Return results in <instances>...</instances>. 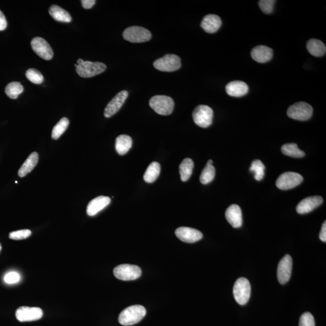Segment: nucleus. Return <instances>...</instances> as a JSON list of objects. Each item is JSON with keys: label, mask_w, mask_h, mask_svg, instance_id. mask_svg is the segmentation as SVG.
<instances>
[{"label": "nucleus", "mask_w": 326, "mask_h": 326, "mask_svg": "<svg viewBox=\"0 0 326 326\" xmlns=\"http://www.w3.org/2000/svg\"><path fill=\"white\" fill-rule=\"evenodd\" d=\"M146 310L143 306H130L120 314L119 322L122 325L131 326L140 322L146 316Z\"/></svg>", "instance_id": "nucleus-1"}, {"label": "nucleus", "mask_w": 326, "mask_h": 326, "mask_svg": "<svg viewBox=\"0 0 326 326\" xmlns=\"http://www.w3.org/2000/svg\"><path fill=\"white\" fill-rule=\"evenodd\" d=\"M76 72L80 77L88 78L96 76L105 71L107 66L102 63H93L79 59L77 61Z\"/></svg>", "instance_id": "nucleus-2"}, {"label": "nucleus", "mask_w": 326, "mask_h": 326, "mask_svg": "<svg viewBox=\"0 0 326 326\" xmlns=\"http://www.w3.org/2000/svg\"><path fill=\"white\" fill-rule=\"evenodd\" d=\"M149 105L160 115L168 116L174 111L175 104L171 97L158 95L150 99Z\"/></svg>", "instance_id": "nucleus-3"}, {"label": "nucleus", "mask_w": 326, "mask_h": 326, "mask_svg": "<svg viewBox=\"0 0 326 326\" xmlns=\"http://www.w3.org/2000/svg\"><path fill=\"white\" fill-rule=\"evenodd\" d=\"M250 283L244 277L238 278L233 287V295L237 303L245 305L249 302L251 296Z\"/></svg>", "instance_id": "nucleus-4"}, {"label": "nucleus", "mask_w": 326, "mask_h": 326, "mask_svg": "<svg viewBox=\"0 0 326 326\" xmlns=\"http://www.w3.org/2000/svg\"><path fill=\"white\" fill-rule=\"evenodd\" d=\"M313 114V108L306 102H297L292 105L287 111L289 118L297 121H305L310 119Z\"/></svg>", "instance_id": "nucleus-5"}, {"label": "nucleus", "mask_w": 326, "mask_h": 326, "mask_svg": "<svg viewBox=\"0 0 326 326\" xmlns=\"http://www.w3.org/2000/svg\"><path fill=\"white\" fill-rule=\"evenodd\" d=\"M151 33L144 27L132 26L127 28L123 33L124 40L132 43H141L151 39Z\"/></svg>", "instance_id": "nucleus-6"}, {"label": "nucleus", "mask_w": 326, "mask_h": 326, "mask_svg": "<svg viewBox=\"0 0 326 326\" xmlns=\"http://www.w3.org/2000/svg\"><path fill=\"white\" fill-rule=\"evenodd\" d=\"M114 274L119 280H134L141 276V269L140 267L133 264H122L114 269Z\"/></svg>", "instance_id": "nucleus-7"}, {"label": "nucleus", "mask_w": 326, "mask_h": 326, "mask_svg": "<svg viewBox=\"0 0 326 326\" xmlns=\"http://www.w3.org/2000/svg\"><path fill=\"white\" fill-rule=\"evenodd\" d=\"M192 116L197 126L206 128L212 124L213 111L208 106L200 105L195 108Z\"/></svg>", "instance_id": "nucleus-8"}, {"label": "nucleus", "mask_w": 326, "mask_h": 326, "mask_svg": "<svg viewBox=\"0 0 326 326\" xmlns=\"http://www.w3.org/2000/svg\"><path fill=\"white\" fill-rule=\"evenodd\" d=\"M154 66L159 71L172 72L178 70L181 68V59L175 55H166L163 57L156 60Z\"/></svg>", "instance_id": "nucleus-9"}, {"label": "nucleus", "mask_w": 326, "mask_h": 326, "mask_svg": "<svg viewBox=\"0 0 326 326\" xmlns=\"http://www.w3.org/2000/svg\"><path fill=\"white\" fill-rule=\"evenodd\" d=\"M303 181V177L298 173L286 172L278 178L276 186L281 190L286 191L299 186Z\"/></svg>", "instance_id": "nucleus-10"}, {"label": "nucleus", "mask_w": 326, "mask_h": 326, "mask_svg": "<svg viewBox=\"0 0 326 326\" xmlns=\"http://www.w3.org/2000/svg\"><path fill=\"white\" fill-rule=\"evenodd\" d=\"M15 316L20 322H34L43 317V311L40 308L21 306L16 310Z\"/></svg>", "instance_id": "nucleus-11"}, {"label": "nucleus", "mask_w": 326, "mask_h": 326, "mask_svg": "<svg viewBox=\"0 0 326 326\" xmlns=\"http://www.w3.org/2000/svg\"><path fill=\"white\" fill-rule=\"evenodd\" d=\"M31 46L33 51L43 60L49 61L54 57V52L51 46L43 38H33L31 41Z\"/></svg>", "instance_id": "nucleus-12"}, {"label": "nucleus", "mask_w": 326, "mask_h": 326, "mask_svg": "<svg viewBox=\"0 0 326 326\" xmlns=\"http://www.w3.org/2000/svg\"><path fill=\"white\" fill-rule=\"evenodd\" d=\"M292 259L291 256L285 255L281 259L277 267V278L281 285H285L291 277Z\"/></svg>", "instance_id": "nucleus-13"}, {"label": "nucleus", "mask_w": 326, "mask_h": 326, "mask_svg": "<svg viewBox=\"0 0 326 326\" xmlns=\"http://www.w3.org/2000/svg\"><path fill=\"white\" fill-rule=\"evenodd\" d=\"M128 92L124 90L120 92L114 98L111 100L105 109L104 116L105 118H111L116 113H118L122 105H124L125 100L128 96Z\"/></svg>", "instance_id": "nucleus-14"}, {"label": "nucleus", "mask_w": 326, "mask_h": 326, "mask_svg": "<svg viewBox=\"0 0 326 326\" xmlns=\"http://www.w3.org/2000/svg\"><path fill=\"white\" fill-rule=\"evenodd\" d=\"M175 235L181 241L186 243H194L202 238L203 235L199 230L189 227H180L175 231Z\"/></svg>", "instance_id": "nucleus-15"}, {"label": "nucleus", "mask_w": 326, "mask_h": 326, "mask_svg": "<svg viewBox=\"0 0 326 326\" xmlns=\"http://www.w3.org/2000/svg\"><path fill=\"white\" fill-rule=\"evenodd\" d=\"M323 199L320 196H309L301 200L297 206L296 210L298 213L301 214L311 212L314 209L319 207L322 204Z\"/></svg>", "instance_id": "nucleus-16"}, {"label": "nucleus", "mask_w": 326, "mask_h": 326, "mask_svg": "<svg viewBox=\"0 0 326 326\" xmlns=\"http://www.w3.org/2000/svg\"><path fill=\"white\" fill-rule=\"evenodd\" d=\"M111 199L108 196H100L91 200L86 208V213L90 216H95L110 204Z\"/></svg>", "instance_id": "nucleus-17"}, {"label": "nucleus", "mask_w": 326, "mask_h": 326, "mask_svg": "<svg viewBox=\"0 0 326 326\" xmlns=\"http://www.w3.org/2000/svg\"><path fill=\"white\" fill-rule=\"evenodd\" d=\"M254 60L259 63H265L271 61L273 56L272 49L265 46H258L251 52Z\"/></svg>", "instance_id": "nucleus-18"}, {"label": "nucleus", "mask_w": 326, "mask_h": 326, "mask_svg": "<svg viewBox=\"0 0 326 326\" xmlns=\"http://www.w3.org/2000/svg\"><path fill=\"white\" fill-rule=\"evenodd\" d=\"M225 217L234 228H239L242 225V214L240 207L236 204L231 205L227 209Z\"/></svg>", "instance_id": "nucleus-19"}, {"label": "nucleus", "mask_w": 326, "mask_h": 326, "mask_svg": "<svg viewBox=\"0 0 326 326\" xmlns=\"http://www.w3.org/2000/svg\"><path fill=\"white\" fill-rule=\"evenodd\" d=\"M228 95L232 97H240L246 95L249 92V86L246 83L235 80L228 83L225 87Z\"/></svg>", "instance_id": "nucleus-20"}, {"label": "nucleus", "mask_w": 326, "mask_h": 326, "mask_svg": "<svg viewBox=\"0 0 326 326\" xmlns=\"http://www.w3.org/2000/svg\"><path fill=\"white\" fill-rule=\"evenodd\" d=\"M222 25L221 19L219 16L210 14L203 18L200 26L205 32L208 33H215Z\"/></svg>", "instance_id": "nucleus-21"}, {"label": "nucleus", "mask_w": 326, "mask_h": 326, "mask_svg": "<svg viewBox=\"0 0 326 326\" xmlns=\"http://www.w3.org/2000/svg\"><path fill=\"white\" fill-rule=\"evenodd\" d=\"M39 155L38 153L36 152H32L19 169L18 171L19 177H24L27 174L31 172L37 165Z\"/></svg>", "instance_id": "nucleus-22"}, {"label": "nucleus", "mask_w": 326, "mask_h": 326, "mask_svg": "<svg viewBox=\"0 0 326 326\" xmlns=\"http://www.w3.org/2000/svg\"><path fill=\"white\" fill-rule=\"evenodd\" d=\"M49 13L56 21L62 23H70L71 21L70 14L57 5H53L50 7Z\"/></svg>", "instance_id": "nucleus-23"}, {"label": "nucleus", "mask_w": 326, "mask_h": 326, "mask_svg": "<svg viewBox=\"0 0 326 326\" xmlns=\"http://www.w3.org/2000/svg\"><path fill=\"white\" fill-rule=\"evenodd\" d=\"M132 140L130 136L127 135H121L116 138V149L121 155L126 154L131 148Z\"/></svg>", "instance_id": "nucleus-24"}, {"label": "nucleus", "mask_w": 326, "mask_h": 326, "mask_svg": "<svg viewBox=\"0 0 326 326\" xmlns=\"http://www.w3.org/2000/svg\"><path fill=\"white\" fill-rule=\"evenodd\" d=\"M307 49L309 54L316 57H321L326 53V47L322 41L312 39L308 42Z\"/></svg>", "instance_id": "nucleus-25"}, {"label": "nucleus", "mask_w": 326, "mask_h": 326, "mask_svg": "<svg viewBox=\"0 0 326 326\" xmlns=\"http://www.w3.org/2000/svg\"><path fill=\"white\" fill-rule=\"evenodd\" d=\"M194 163L191 158L185 159L180 166V174L181 180L183 182L189 180L193 172Z\"/></svg>", "instance_id": "nucleus-26"}, {"label": "nucleus", "mask_w": 326, "mask_h": 326, "mask_svg": "<svg viewBox=\"0 0 326 326\" xmlns=\"http://www.w3.org/2000/svg\"><path fill=\"white\" fill-rule=\"evenodd\" d=\"M161 171L160 164L157 162H152L147 168L143 176L145 182L152 183L155 182L160 175Z\"/></svg>", "instance_id": "nucleus-27"}, {"label": "nucleus", "mask_w": 326, "mask_h": 326, "mask_svg": "<svg viewBox=\"0 0 326 326\" xmlns=\"http://www.w3.org/2000/svg\"><path fill=\"white\" fill-rule=\"evenodd\" d=\"M281 150L284 155L291 157L302 158L305 155V153L301 150L295 143L284 144Z\"/></svg>", "instance_id": "nucleus-28"}, {"label": "nucleus", "mask_w": 326, "mask_h": 326, "mask_svg": "<svg viewBox=\"0 0 326 326\" xmlns=\"http://www.w3.org/2000/svg\"><path fill=\"white\" fill-rule=\"evenodd\" d=\"M24 88L20 82H13L9 83L5 88V93L10 99L18 98L19 94L23 93Z\"/></svg>", "instance_id": "nucleus-29"}, {"label": "nucleus", "mask_w": 326, "mask_h": 326, "mask_svg": "<svg viewBox=\"0 0 326 326\" xmlns=\"http://www.w3.org/2000/svg\"><path fill=\"white\" fill-rule=\"evenodd\" d=\"M69 125V121L67 118H63L54 128L52 132V137L54 140H58L65 131Z\"/></svg>", "instance_id": "nucleus-30"}, {"label": "nucleus", "mask_w": 326, "mask_h": 326, "mask_svg": "<svg viewBox=\"0 0 326 326\" xmlns=\"http://www.w3.org/2000/svg\"><path fill=\"white\" fill-rule=\"evenodd\" d=\"M214 177H215V168L213 165L207 164L200 174V183L203 185H207L213 180Z\"/></svg>", "instance_id": "nucleus-31"}, {"label": "nucleus", "mask_w": 326, "mask_h": 326, "mask_svg": "<svg viewBox=\"0 0 326 326\" xmlns=\"http://www.w3.org/2000/svg\"><path fill=\"white\" fill-rule=\"evenodd\" d=\"M264 164L261 160H256L253 161L250 171L255 173V178L256 180L260 181L263 180L264 175Z\"/></svg>", "instance_id": "nucleus-32"}, {"label": "nucleus", "mask_w": 326, "mask_h": 326, "mask_svg": "<svg viewBox=\"0 0 326 326\" xmlns=\"http://www.w3.org/2000/svg\"><path fill=\"white\" fill-rule=\"evenodd\" d=\"M26 76L28 80L35 84H41L44 81L43 74L37 69L30 68L27 70Z\"/></svg>", "instance_id": "nucleus-33"}, {"label": "nucleus", "mask_w": 326, "mask_h": 326, "mask_svg": "<svg viewBox=\"0 0 326 326\" xmlns=\"http://www.w3.org/2000/svg\"><path fill=\"white\" fill-rule=\"evenodd\" d=\"M31 235L32 231L30 230H21L10 233L9 238L13 240H23L29 238Z\"/></svg>", "instance_id": "nucleus-34"}, {"label": "nucleus", "mask_w": 326, "mask_h": 326, "mask_svg": "<svg viewBox=\"0 0 326 326\" xmlns=\"http://www.w3.org/2000/svg\"><path fill=\"white\" fill-rule=\"evenodd\" d=\"M274 0H261L259 1V7L264 13L270 14L274 10Z\"/></svg>", "instance_id": "nucleus-35"}, {"label": "nucleus", "mask_w": 326, "mask_h": 326, "mask_svg": "<svg viewBox=\"0 0 326 326\" xmlns=\"http://www.w3.org/2000/svg\"><path fill=\"white\" fill-rule=\"evenodd\" d=\"M299 326H316L313 315L309 313L303 314L300 319Z\"/></svg>", "instance_id": "nucleus-36"}, {"label": "nucleus", "mask_w": 326, "mask_h": 326, "mask_svg": "<svg viewBox=\"0 0 326 326\" xmlns=\"http://www.w3.org/2000/svg\"><path fill=\"white\" fill-rule=\"evenodd\" d=\"M4 279L7 284H15L20 280V276L16 272H10L5 275Z\"/></svg>", "instance_id": "nucleus-37"}, {"label": "nucleus", "mask_w": 326, "mask_h": 326, "mask_svg": "<svg viewBox=\"0 0 326 326\" xmlns=\"http://www.w3.org/2000/svg\"><path fill=\"white\" fill-rule=\"evenodd\" d=\"M7 27V20L5 19V16L0 10V31H2V30L6 29Z\"/></svg>", "instance_id": "nucleus-38"}, {"label": "nucleus", "mask_w": 326, "mask_h": 326, "mask_svg": "<svg viewBox=\"0 0 326 326\" xmlns=\"http://www.w3.org/2000/svg\"><path fill=\"white\" fill-rule=\"evenodd\" d=\"M82 7L85 9H91L96 3L95 0H82Z\"/></svg>", "instance_id": "nucleus-39"}, {"label": "nucleus", "mask_w": 326, "mask_h": 326, "mask_svg": "<svg viewBox=\"0 0 326 326\" xmlns=\"http://www.w3.org/2000/svg\"><path fill=\"white\" fill-rule=\"evenodd\" d=\"M320 239L323 242H326V222L325 221L322 225L321 231L320 233Z\"/></svg>", "instance_id": "nucleus-40"}, {"label": "nucleus", "mask_w": 326, "mask_h": 326, "mask_svg": "<svg viewBox=\"0 0 326 326\" xmlns=\"http://www.w3.org/2000/svg\"><path fill=\"white\" fill-rule=\"evenodd\" d=\"M213 163V160H210L208 161L207 164H210V165H212Z\"/></svg>", "instance_id": "nucleus-41"}, {"label": "nucleus", "mask_w": 326, "mask_h": 326, "mask_svg": "<svg viewBox=\"0 0 326 326\" xmlns=\"http://www.w3.org/2000/svg\"><path fill=\"white\" fill-rule=\"evenodd\" d=\"M1 249H2L1 245V244H0V252H1Z\"/></svg>", "instance_id": "nucleus-42"}]
</instances>
